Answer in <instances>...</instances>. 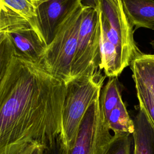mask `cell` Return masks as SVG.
Wrapping results in <instances>:
<instances>
[{
	"label": "cell",
	"mask_w": 154,
	"mask_h": 154,
	"mask_svg": "<svg viewBox=\"0 0 154 154\" xmlns=\"http://www.w3.org/2000/svg\"><path fill=\"white\" fill-rule=\"evenodd\" d=\"M67 86L16 49L0 84V154L60 140Z\"/></svg>",
	"instance_id": "1"
},
{
	"label": "cell",
	"mask_w": 154,
	"mask_h": 154,
	"mask_svg": "<svg viewBox=\"0 0 154 154\" xmlns=\"http://www.w3.org/2000/svg\"><path fill=\"white\" fill-rule=\"evenodd\" d=\"M84 6L82 0H79L67 13L39 62L46 71L66 85L71 81L72 63Z\"/></svg>",
	"instance_id": "2"
},
{
	"label": "cell",
	"mask_w": 154,
	"mask_h": 154,
	"mask_svg": "<svg viewBox=\"0 0 154 154\" xmlns=\"http://www.w3.org/2000/svg\"><path fill=\"white\" fill-rule=\"evenodd\" d=\"M105 78L99 70L91 76L75 79L66 85L60 138L61 148L69 149L74 144L88 109L100 94Z\"/></svg>",
	"instance_id": "3"
},
{
	"label": "cell",
	"mask_w": 154,
	"mask_h": 154,
	"mask_svg": "<svg viewBox=\"0 0 154 154\" xmlns=\"http://www.w3.org/2000/svg\"><path fill=\"white\" fill-rule=\"evenodd\" d=\"M100 10L85 5L79 25L76 49L71 68V81L91 76L99 69L100 64Z\"/></svg>",
	"instance_id": "4"
},
{
	"label": "cell",
	"mask_w": 154,
	"mask_h": 154,
	"mask_svg": "<svg viewBox=\"0 0 154 154\" xmlns=\"http://www.w3.org/2000/svg\"><path fill=\"white\" fill-rule=\"evenodd\" d=\"M100 26L116 47L123 69L141 52L134 39L133 26L123 9L122 0H99Z\"/></svg>",
	"instance_id": "5"
},
{
	"label": "cell",
	"mask_w": 154,
	"mask_h": 154,
	"mask_svg": "<svg viewBox=\"0 0 154 154\" xmlns=\"http://www.w3.org/2000/svg\"><path fill=\"white\" fill-rule=\"evenodd\" d=\"M100 95L88 109L75 141L60 154H105L113 135L110 132L100 106Z\"/></svg>",
	"instance_id": "6"
},
{
	"label": "cell",
	"mask_w": 154,
	"mask_h": 154,
	"mask_svg": "<svg viewBox=\"0 0 154 154\" xmlns=\"http://www.w3.org/2000/svg\"><path fill=\"white\" fill-rule=\"evenodd\" d=\"M78 1L49 0L40 6L35 19V32L46 46L52 41L59 23Z\"/></svg>",
	"instance_id": "7"
},
{
	"label": "cell",
	"mask_w": 154,
	"mask_h": 154,
	"mask_svg": "<svg viewBox=\"0 0 154 154\" xmlns=\"http://www.w3.org/2000/svg\"><path fill=\"white\" fill-rule=\"evenodd\" d=\"M125 13L135 29L154 28V0H122Z\"/></svg>",
	"instance_id": "8"
},
{
	"label": "cell",
	"mask_w": 154,
	"mask_h": 154,
	"mask_svg": "<svg viewBox=\"0 0 154 154\" xmlns=\"http://www.w3.org/2000/svg\"><path fill=\"white\" fill-rule=\"evenodd\" d=\"M133 120L135 154H154V129L141 108Z\"/></svg>",
	"instance_id": "9"
},
{
	"label": "cell",
	"mask_w": 154,
	"mask_h": 154,
	"mask_svg": "<svg viewBox=\"0 0 154 154\" xmlns=\"http://www.w3.org/2000/svg\"><path fill=\"white\" fill-rule=\"evenodd\" d=\"M8 34L18 52L39 63L46 46L41 42L32 29Z\"/></svg>",
	"instance_id": "10"
},
{
	"label": "cell",
	"mask_w": 154,
	"mask_h": 154,
	"mask_svg": "<svg viewBox=\"0 0 154 154\" xmlns=\"http://www.w3.org/2000/svg\"><path fill=\"white\" fill-rule=\"evenodd\" d=\"M132 76L147 87L154 97V54L140 53L131 61Z\"/></svg>",
	"instance_id": "11"
},
{
	"label": "cell",
	"mask_w": 154,
	"mask_h": 154,
	"mask_svg": "<svg viewBox=\"0 0 154 154\" xmlns=\"http://www.w3.org/2000/svg\"><path fill=\"white\" fill-rule=\"evenodd\" d=\"M105 119L108 128L114 132V134H133L134 131V120L131 118L123 100Z\"/></svg>",
	"instance_id": "12"
},
{
	"label": "cell",
	"mask_w": 154,
	"mask_h": 154,
	"mask_svg": "<svg viewBox=\"0 0 154 154\" xmlns=\"http://www.w3.org/2000/svg\"><path fill=\"white\" fill-rule=\"evenodd\" d=\"M49 0H0V4L24 18L35 32V19L40 6Z\"/></svg>",
	"instance_id": "13"
},
{
	"label": "cell",
	"mask_w": 154,
	"mask_h": 154,
	"mask_svg": "<svg viewBox=\"0 0 154 154\" xmlns=\"http://www.w3.org/2000/svg\"><path fill=\"white\" fill-rule=\"evenodd\" d=\"M100 106L106 118L110 112L122 101L120 88L116 78H111L102 88L100 94Z\"/></svg>",
	"instance_id": "14"
},
{
	"label": "cell",
	"mask_w": 154,
	"mask_h": 154,
	"mask_svg": "<svg viewBox=\"0 0 154 154\" xmlns=\"http://www.w3.org/2000/svg\"><path fill=\"white\" fill-rule=\"evenodd\" d=\"M31 29L24 18L8 7L4 6L0 11V33H13Z\"/></svg>",
	"instance_id": "15"
},
{
	"label": "cell",
	"mask_w": 154,
	"mask_h": 154,
	"mask_svg": "<svg viewBox=\"0 0 154 154\" xmlns=\"http://www.w3.org/2000/svg\"><path fill=\"white\" fill-rule=\"evenodd\" d=\"M139 102V107L144 111L154 129V97L150 90L137 78L133 77Z\"/></svg>",
	"instance_id": "16"
},
{
	"label": "cell",
	"mask_w": 154,
	"mask_h": 154,
	"mask_svg": "<svg viewBox=\"0 0 154 154\" xmlns=\"http://www.w3.org/2000/svg\"><path fill=\"white\" fill-rule=\"evenodd\" d=\"M105 154H135L133 135L128 133H115Z\"/></svg>",
	"instance_id": "17"
},
{
	"label": "cell",
	"mask_w": 154,
	"mask_h": 154,
	"mask_svg": "<svg viewBox=\"0 0 154 154\" xmlns=\"http://www.w3.org/2000/svg\"><path fill=\"white\" fill-rule=\"evenodd\" d=\"M15 51L8 33H0V84Z\"/></svg>",
	"instance_id": "18"
},
{
	"label": "cell",
	"mask_w": 154,
	"mask_h": 154,
	"mask_svg": "<svg viewBox=\"0 0 154 154\" xmlns=\"http://www.w3.org/2000/svg\"><path fill=\"white\" fill-rule=\"evenodd\" d=\"M47 150L48 149L43 146L33 143L28 146L17 154H46Z\"/></svg>",
	"instance_id": "19"
},
{
	"label": "cell",
	"mask_w": 154,
	"mask_h": 154,
	"mask_svg": "<svg viewBox=\"0 0 154 154\" xmlns=\"http://www.w3.org/2000/svg\"><path fill=\"white\" fill-rule=\"evenodd\" d=\"M87 1H88V4L87 5L95 7L99 0H87Z\"/></svg>",
	"instance_id": "20"
},
{
	"label": "cell",
	"mask_w": 154,
	"mask_h": 154,
	"mask_svg": "<svg viewBox=\"0 0 154 154\" xmlns=\"http://www.w3.org/2000/svg\"><path fill=\"white\" fill-rule=\"evenodd\" d=\"M153 29L154 30V28H153ZM150 45H151L152 46V47L154 48V39H153V40L150 42Z\"/></svg>",
	"instance_id": "21"
},
{
	"label": "cell",
	"mask_w": 154,
	"mask_h": 154,
	"mask_svg": "<svg viewBox=\"0 0 154 154\" xmlns=\"http://www.w3.org/2000/svg\"><path fill=\"white\" fill-rule=\"evenodd\" d=\"M4 7V6L3 5H2V4H0V11H1V10Z\"/></svg>",
	"instance_id": "22"
}]
</instances>
